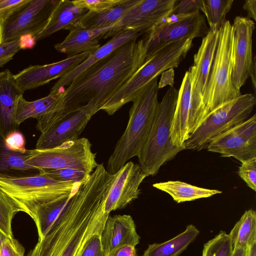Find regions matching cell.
<instances>
[{
	"mask_svg": "<svg viewBox=\"0 0 256 256\" xmlns=\"http://www.w3.org/2000/svg\"><path fill=\"white\" fill-rule=\"evenodd\" d=\"M114 175L97 166L82 183L48 231L26 256H76L88 239L104 226V205Z\"/></svg>",
	"mask_w": 256,
	"mask_h": 256,
	"instance_id": "6da1fadb",
	"label": "cell"
},
{
	"mask_svg": "<svg viewBox=\"0 0 256 256\" xmlns=\"http://www.w3.org/2000/svg\"><path fill=\"white\" fill-rule=\"evenodd\" d=\"M146 49L142 38L120 46L90 66L65 89L60 114L64 118L84 105L96 113L144 64Z\"/></svg>",
	"mask_w": 256,
	"mask_h": 256,
	"instance_id": "7a4b0ae2",
	"label": "cell"
},
{
	"mask_svg": "<svg viewBox=\"0 0 256 256\" xmlns=\"http://www.w3.org/2000/svg\"><path fill=\"white\" fill-rule=\"evenodd\" d=\"M158 77L148 83L133 100L126 128L118 140L106 170L116 173L130 158L138 157L148 136L158 104Z\"/></svg>",
	"mask_w": 256,
	"mask_h": 256,
	"instance_id": "3957f363",
	"label": "cell"
},
{
	"mask_svg": "<svg viewBox=\"0 0 256 256\" xmlns=\"http://www.w3.org/2000/svg\"><path fill=\"white\" fill-rule=\"evenodd\" d=\"M178 92L174 86L170 87L158 102L148 136L138 157L146 177L156 174L163 164L186 150L184 146H174L170 136Z\"/></svg>",
	"mask_w": 256,
	"mask_h": 256,
	"instance_id": "277c9868",
	"label": "cell"
},
{
	"mask_svg": "<svg viewBox=\"0 0 256 256\" xmlns=\"http://www.w3.org/2000/svg\"><path fill=\"white\" fill-rule=\"evenodd\" d=\"M192 38L168 44L144 62L132 78L110 96L102 107L108 115H113L124 105L132 102L141 90L165 70L178 67L192 44Z\"/></svg>",
	"mask_w": 256,
	"mask_h": 256,
	"instance_id": "5b68a950",
	"label": "cell"
},
{
	"mask_svg": "<svg viewBox=\"0 0 256 256\" xmlns=\"http://www.w3.org/2000/svg\"><path fill=\"white\" fill-rule=\"evenodd\" d=\"M232 70L233 29L230 22L226 20L218 30L216 48L203 93L206 118L217 108L241 94L232 83Z\"/></svg>",
	"mask_w": 256,
	"mask_h": 256,
	"instance_id": "8992f818",
	"label": "cell"
},
{
	"mask_svg": "<svg viewBox=\"0 0 256 256\" xmlns=\"http://www.w3.org/2000/svg\"><path fill=\"white\" fill-rule=\"evenodd\" d=\"M82 184L60 182L41 170L30 176H0V188L28 214L41 204L76 190Z\"/></svg>",
	"mask_w": 256,
	"mask_h": 256,
	"instance_id": "52a82bcc",
	"label": "cell"
},
{
	"mask_svg": "<svg viewBox=\"0 0 256 256\" xmlns=\"http://www.w3.org/2000/svg\"><path fill=\"white\" fill-rule=\"evenodd\" d=\"M256 105L252 94H241L210 112L184 142L186 150L206 148L215 137L248 120Z\"/></svg>",
	"mask_w": 256,
	"mask_h": 256,
	"instance_id": "ba28073f",
	"label": "cell"
},
{
	"mask_svg": "<svg viewBox=\"0 0 256 256\" xmlns=\"http://www.w3.org/2000/svg\"><path fill=\"white\" fill-rule=\"evenodd\" d=\"M25 161L39 170L73 168L90 174L98 165L92 144L85 138L68 141L54 148L26 150Z\"/></svg>",
	"mask_w": 256,
	"mask_h": 256,
	"instance_id": "9c48e42d",
	"label": "cell"
},
{
	"mask_svg": "<svg viewBox=\"0 0 256 256\" xmlns=\"http://www.w3.org/2000/svg\"><path fill=\"white\" fill-rule=\"evenodd\" d=\"M209 30L205 16L200 11L188 14H171L144 34L145 61L168 44L190 38H204Z\"/></svg>",
	"mask_w": 256,
	"mask_h": 256,
	"instance_id": "30bf717a",
	"label": "cell"
},
{
	"mask_svg": "<svg viewBox=\"0 0 256 256\" xmlns=\"http://www.w3.org/2000/svg\"><path fill=\"white\" fill-rule=\"evenodd\" d=\"M59 0H28L0 26V44L25 34L34 38L46 27Z\"/></svg>",
	"mask_w": 256,
	"mask_h": 256,
	"instance_id": "8fae6325",
	"label": "cell"
},
{
	"mask_svg": "<svg viewBox=\"0 0 256 256\" xmlns=\"http://www.w3.org/2000/svg\"><path fill=\"white\" fill-rule=\"evenodd\" d=\"M218 36V30H210L202 38L198 51L194 56V64L188 70L191 76L192 114L197 128L206 119L202 96L216 48Z\"/></svg>",
	"mask_w": 256,
	"mask_h": 256,
	"instance_id": "7c38bea8",
	"label": "cell"
},
{
	"mask_svg": "<svg viewBox=\"0 0 256 256\" xmlns=\"http://www.w3.org/2000/svg\"><path fill=\"white\" fill-rule=\"evenodd\" d=\"M206 149L241 162L256 158V114L215 137Z\"/></svg>",
	"mask_w": 256,
	"mask_h": 256,
	"instance_id": "4fadbf2b",
	"label": "cell"
},
{
	"mask_svg": "<svg viewBox=\"0 0 256 256\" xmlns=\"http://www.w3.org/2000/svg\"><path fill=\"white\" fill-rule=\"evenodd\" d=\"M177 0H142L130 10L105 34L104 38L128 30H138L144 34L157 26L172 12Z\"/></svg>",
	"mask_w": 256,
	"mask_h": 256,
	"instance_id": "5bb4252c",
	"label": "cell"
},
{
	"mask_svg": "<svg viewBox=\"0 0 256 256\" xmlns=\"http://www.w3.org/2000/svg\"><path fill=\"white\" fill-rule=\"evenodd\" d=\"M233 29V70L232 83L240 91L241 88L250 76L255 56L252 53V34L254 22L246 17L236 16Z\"/></svg>",
	"mask_w": 256,
	"mask_h": 256,
	"instance_id": "9a60e30c",
	"label": "cell"
},
{
	"mask_svg": "<svg viewBox=\"0 0 256 256\" xmlns=\"http://www.w3.org/2000/svg\"><path fill=\"white\" fill-rule=\"evenodd\" d=\"M114 174V182L104 205V212L125 208L137 199L140 194V186L146 177L138 164L127 162Z\"/></svg>",
	"mask_w": 256,
	"mask_h": 256,
	"instance_id": "2e32d148",
	"label": "cell"
},
{
	"mask_svg": "<svg viewBox=\"0 0 256 256\" xmlns=\"http://www.w3.org/2000/svg\"><path fill=\"white\" fill-rule=\"evenodd\" d=\"M93 51L68 56L64 60L50 64L30 66L14 75L15 80L24 92L37 88L65 76L84 61Z\"/></svg>",
	"mask_w": 256,
	"mask_h": 256,
	"instance_id": "e0dca14e",
	"label": "cell"
},
{
	"mask_svg": "<svg viewBox=\"0 0 256 256\" xmlns=\"http://www.w3.org/2000/svg\"><path fill=\"white\" fill-rule=\"evenodd\" d=\"M96 113L86 105L66 116L46 131L40 133L36 149L54 148L79 138L91 118Z\"/></svg>",
	"mask_w": 256,
	"mask_h": 256,
	"instance_id": "ac0fdd59",
	"label": "cell"
},
{
	"mask_svg": "<svg viewBox=\"0 0 256 256\" xmlns=\"http://www.w3.org/2000/svg\"><path fill=\"white\" fill-rule=\"evenodd\" d=\"M191 105V76L186 71L178 90L176 106L170 128V138L173 144L180 147L196 130Z\"/></svg>",
	"mask_w": 256,
	"mask_h": 256,
	"instance_id": "d6986e66",
	"label": "cell"
},
{
	"mask_svg": "<svg viewBox=\"0 0 256 256\" xmlns=\"http://www.w3.org/2000/svg\"><path fill=\"white\" fill-rule=\"evenodd\" d=\"M140 240L134 222L130 215L108 217L101 234L104 256H109L114 250L124 245L136 246Z\"/></svg>",
	"mask_w": 256,
	"mask_h": 256,
	"instance_id": "ffe728a7",
	"label": "cell"
},
{
	"mask_svg": "<svg viewBox=\"0 0 256 256\" xmlns=\"http://www.w3.org/2000/svg\"><path fill=\"white\" fill-rule=\"evenodd\" d=\"M23 94L14 74L8 70L0 72V131L5 137L19 130L16 122V112L18 100Z\"/></svg>",
	"mask_w": 256,
	"mask_h": 256,
	"instance_id": "44dd1931",
	"label": "cell"
},
{
	"mask_svg": "<svg viewBox=\"0 0 256 256\" xmlns=\"http://www.w3.org/2000/svg\"><path fill=\"white\" fill-rule=\"evenodd\" d=\"M140 35H142V32L135 30H128L116 34L104 44L94 50L84 61L74 68L59 78L52 86L50 92H56L60 88L68 86L90 66L106 57L126 43L136 40Z\"/></svg>",
	"mask_w": 256,
	"mask_h": 256,
	"instance_id": "7402d4cb",
	"label": "cell"
},
{
	"mask_svg": "<svg viewBox=\"0 0 256 256\" xmlns=\"http://www.w3.org/2000/svg\"><path fill=\"white\" fill-rule=\"evenodd\" d=\"M114 26L100 29L74 26L70 30L64 40L56 44L54 47L58 52L68 56L94 50L100 46L99 40Z\"/></svg>",
	"mask_w": 256,
	"mask_h": 256,
	"instance_id": "603a6c76",
	"label": "cell"
},
{
	"mask_svg": "<svg viewBox=\"0 0 256 256\" xmlns=\"http://www.w3.org/2000/svg\"><path fill=\"white\" fill-rule=\"evenodd\" d=\"M88 10L76 6L72 1L59 0L44 29L35 38L36 41L62 30H70Z\"/></svg>",
	"mask_w": 256,
	"mask_h": 256,
	"instance_id": "cb8c5ba5",
	"label": "cell"
},
{
	"mask_svg": "<svg viewBox=\"0 0 256 256\" xmlns=\"http://www.w3.org/2000/svg\"><path fill=\"white\" fill-rule=\"evenodd\" d=\"M141 0H122L117 5L103 11L93 12L88 10L74 27L100 29L114 26Z\"/></svg>",
	"mask_w": 256,
	"mask_h": 256,
	"instance_id": "d4e9b609",
	"label": "cell"
},
{
	"mask_svg": "<svg viewBox=\"0 0 256 256\" xmlns=\"http://www.w3.org/2000/svg\"><path fill=\"white\" fill-rule=\"evenodd\" d=\"M40 170L28 164L25 154L10 150L6 145L5 136L0 131V176L17 178L37 174Z\"/></svg>",
	"mask_w": 256,
	"mask_h": 256,
	"instance_id": "484cf974",
	"label": "cell"
},
{
	"mask_svg": "<svg viewBox=\"0 0 256 256\" xmlns=\"http://www.w3.org/2000/svg\"><path fill=\"white\" fill-rule=\"evenodd\" d=\"M76 190L41 204L28 214L36 225L38 240L44 237Z\"/></svg>",
	"mask_w": 256,
	"mask_h": 256,
	"instance_id": "4316f807",
	"label": "cell"
},
{
	"mask_svg": "<svg viewBox=\"0 0 256 256\" xmlns=\"http://www.w3.org/2000/svg\"><path fill=\"white\" fill-rule=\"evenodd\" d=\"M64 88L56 92H50L46 96L30 102L20 96L18 102L16 122L18 126L30 118H36L54 107L64 97Z\"/></svg>",
	"mask_w": 256,
	"mask_h": 256,
	"instance_id": "83f0119b",
	"label": "cell"
},
{
	"mask_svg": "<svg viewBox=\"0 0 256 256\" xmlns=\"http://www.w3.org/2000/svg\"><path fill=\"white\" fill-rule=\"evenodd\" d=\"M200 232L196 226L188 224L184 231L174 238L162 243L149 244L142 256H178Z\"/></svg>",
	"mask_w": 256,
	"mask_h": 256,
	"instance_id": "f1b7e54d",
	"label": "cell"
},
{
	"mask_svg": "<svg viewBox=\"0 0 256 256\" xmlns=\"http://www.w3.org/2000/svg\"><path fill=\"white\" fill-rule=\"evenodd\" d=\"M152 186L170 194L177 203L209 198L222 192L218 190L202 188L180 180L156 183Z\"/></svg>",
	"mask_w": 256,
	"mask_h": 256,
	"instance_id": "f546056e",
	"label": "cell"
},
{
	"mask_svg": "<svg viewBox=\"0 0 256 256\" xmlns=\"http://www.w3.org/2000/svg\"><path fill=\"white\" fill-rule=\"evenodd\" d=\"M233 250L248 248L256 242V212L252 209L246 210L228 234Z\"/></svg>",
	"mask_w": 256,
	"mask_h": 256,
	"instance_id": "4dcf8cb0",
	"label": "cell"
},
{
	"mask_svg": "<svg viewBox=\"0 0 256 256\" xmlns=\"http://www.w3.org/2000/svg\"><path fill=\"white\" fill-rule=\"evenodd\" d=\"M233 0H202V12L211 30H218L226 22V16L230 10Z\"/></svg>",
	"mask_w": 256,
	"mask_h": 256,
	"instance_id": "1f68e13d",
	"label": "cell"
},
{
	"mask_svg": "<svg viewBox=\"0 0 256 256\" xmlns=\"http://www.w3.org/2000/svg\"><path fill=\"white\" fill-rule=\"evenodd\" d=\"M20 212H22L20 207L0 188V230L7 237H13L12 220Z\"/></svg>",
	"mask_w": 256,
	"mask_h": 256,
	"instance_id": "d6a6232c",
	"label": "cell"
},
{
	"mask_svg": "<svg viewBox=\"0 0 256 256\" xmlns=\"http://www.w3.org/2000/svg\"><path fill=\"white\" fill-rule=\"evenodd\" d=\"M232 244L228 234L220 231L204 245L202 256H231Z\"/></svg>",
	"mask_w": 256,
	"mask_h": 256,
	"instance_id": "836d02e7",
	"label": "cell"
},
{
	"mask_svg": "<svg viewBox=\"0 0 256 256\" xmlns=\"http://www.w3.org/2000/svg\"><path fill=\"white\" fill-rule=\"evenodd\" d=\"M41 171L58 180L72 183L82 184L90 176V174L83 170L73 168L42 170Z\"/></svg>",
	"mask_w": 256,
	"mask_h": 256,
	"instance_id": "e575fe53",
	"label": "cell"
},
{
	"mask_svg": "<svg viewBox=\"0 0 256 256\" xmlns=\"http://www.w3.org/2000/svg\"><path fill=\"white\" fill-rule=\"evenodd\" d=\"M104 228L96 232L88 239L76 256H104L101 243Z\"/></svg>",
	"mask_w": 256,
	"mask_h": 256,
	"instance_id": "d590c367",
	"label": "cell"
},
{
	"mask_svg": "<svg viewBox=\"0 0 256 256\" xmlns=\"http://www.w3.org/2000/svg\"><path fill=\"white\" fill-rule=\"evenodd\" d=\"M238 174L249 188L256 191V158L242 162Z\"/></svg>",
	"mask_w": 256,
	"mask_h": 256,
	"instance_id": "8d00e7d4",
	"label": "cell"
},
{
	"mask_svg": "<svg viewBox=\"0 0 256 256\" xmlns=\"http://www.w3.org/2000/svg\"><path fill=\"white\" fill-rule=\"evenodd\" d=\"M72 1L76 6L93 12H99L117 5L121 2L122 0H77Z\"/></svg>",
	"mask_w": 256,
	"mask_h": 256,
	"instance_id": "74e56055",
	"label": "cell"
},
{
	"mask_svg": "<svg viewBox=\"0 0 256 256\" xmlns=\"http://www.w3.org/2000/svg\"><path fill=\"white\" fill-rule=\"evenodd\" d=\"M25 249L16 239L6 237L0 246V256H24Z\"/></svg>",
	"mask_w": 256,
	"mask_h": 256,
	"instance_id": "f35d334b",
	"label": "cell"
},
{
	"mask_svg": "<svg viewBox=\"0 0 256 256\" xmlns=\"http://www.w3.org/2000/svg\"><path fill=\"white\" fill-rule=\"evenodd\" d=\"M28 0H0V26Z\"/></svg>",
	"mask_w": 256,
	"mask_h": 256,
	"instance_id": "ab89813d",
	"label": "cell"
},
{
	"mask_svg": "<svg viewBox=\"0 0 256 256\" xmlns=\"http://www.w3.org/2000/svg\"><path fill=\"white\" fill-rule=\"evenodd\" d=\"M22 50L20 38L0 44V67L12 60L14 56Z\"/></svg>",
	"mask_w": 256,
	"mask_h": 256,
	"instance_id": "60d3db41",
	"label": "cell"
},
{
	"mask_svg": "<svg viewBox=\"0 0 256 256\" xmlns=\"http://www.w3.org/2000/svg\"><path fill=\"white\" fill-rule=\"evenodd\" d=\"M202 0H182L176 3L172 14H188L197 11L201 12Z\"/></svg>",
	"mask_w": 256,
	"mask_h": 256,
	"instance_id": "b9f144b4",
	"label": "cell"
},
{
	"mask_svg": "<svg viewBox=\"0 0 256 256\" xmlns=\"http://www.w3.org/2000/svg\"><path fill=\"white\" fill-rule=\"evenodd\" d=\"M5 143L8 148L12 151L23 154L26 151L24 137L19 130L13 132L6 136Z\"/></svg>",
	"mask_w": 256,
	"mask_h": 256,
	"instance_id": "7bdbcfd3",
	"label": "cell"
},
{
	"mask_svg": "<svg viewBox=\"0 0 256 256\" xmlns=\"http://www.w3.org/2000/svg\"><path fill=\"white\" fill-rule=\"evenodd\" d=\"M174 68H170L161 74L160 82L158 83V88H162L166 86H174Z\"/></svg>",
	"mask_w": 256,
	"mask_h": 256,
	"instance_id": "ee69618b",
	"label": "cell"
},
{
	"mask_svg": "<svg viewBox=\"0 0 256 256\" xmlns=\"http://www.w3.org/2000/svg\"><path fill=\"white\" fill-rule=\"evenodd\" d=\"M132 245H124L114 250L109 256H138L136 250Z\"/></svg>",
	"mask_w": 256,
	"mask_h": 256,
	"instance_id": "f6af8a7d",
	"label": "cell"
},
{
	"mask_svg": "<svg viewBox=\"0 0 256 256\" xmlns=\"http://www.w3.org/2000/svg\"><path fill=\"white\" fill-rule=\"evenodd\" d=\"M243 8L247 12L248 18L256 20V0H246L243 4Z\"/></svg>",
	"mask_w": 256,
	"mask_h": 256,
	"instance_id": "bcb514c9",
	"label": "cell"
},
{
	"mask_svg": "<svg viewBox=\"0 0 256 256\" xmlns=\"http://www.w3.org/2000/svg\"><path fill=\"white\" fill-rule=\"evenodd\" d=\"M22 49L32 48L35 44L36 40L31 34H25L20 38Z\"/></svg>",
	"mask_w": 256,
	"mask_h": 256,
	"instance_id": "7dc6e473",
	"label": "cell"
},
{
	"mask_svg": "<svg viewBox=\"0 0 256 256\" xmlns=\"http://www.w3.org/2000/svg\"><path fill=\"white\" fill-rule=\"evenodd\" d=\"M248 248L233 250L231 256H248Z\"/></svg>",
	"mask_w": 256,
	"mask_h": 256,
	"instance_id": "c3c4849f",
	"label": "cell"
},
{
	"mask_svg": "<svg viewBox=\"0 0 256 256\" xmlns=\"http://www.w3.org/2000/svg\"><path fill=\"white\" fill-rule=\"evenodd\" d=\"M248 256H256V242L248 246Z\"/></svg>",
	"mask_w": 256,
	"mask_h": 256,
	"instance_id": "681fc988",
	"label": "cell"
},
{
	"mask_svg": "<svg viewBox=\"0 0 256 256\" xmlns=\"http://www.w3.org/2000/svg\"><path fill=\"white\" fill-rule=\"evenodd\" d=\"M256 62H255L254 64L252 70L251 75L250 76V77H251V78H252V84L253 88H254V91L256 90Z\"/></svg>",
	"mask_w": 256,
	"mask_h": 256,
	"instance_id": "f907efd6",
	"label": "cell"
},
{
	"mask_svg": "<svg viewBox=\"0 0 256 256\" xmlns=\"http://www.w3.org/2000/svg\"><path fill=\"white\" fill-rule=\"evenodd\" d=\"M7 237L3 232L0 230V246L2 241Z\"/></svg>",
	"mask_w": 256,
	"mask_h": 256,
	"instance_id": "816d5d0a",
	"label": "cell"
}]
</instances>
